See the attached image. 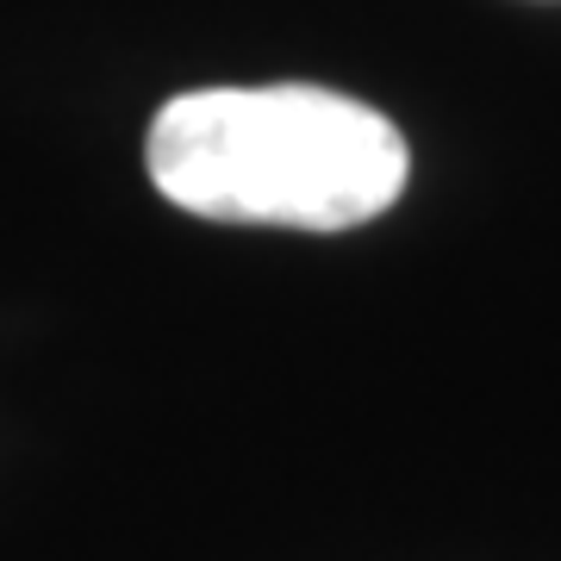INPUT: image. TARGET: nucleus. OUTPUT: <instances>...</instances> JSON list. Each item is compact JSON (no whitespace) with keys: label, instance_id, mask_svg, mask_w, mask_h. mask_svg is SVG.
I'll list each match as a JSON object with an SVG mask.
<instances>
[{"label":"nucleus","instance_id":"f257e3e1","mask_svg":"<svg viewBox=\"0 0 561 561\" xmlns=\"http://www.w3.org/2000/svg\"><path fill=\"white\" fill-rule=\"evenodd\" d=\"M144 162L162 201L194 219L287 231L381 219L412 175L400 125L312 81L175 94L150 119Z\"/></svg>","mask_w":561,"mask_h":561}]
</instances>
